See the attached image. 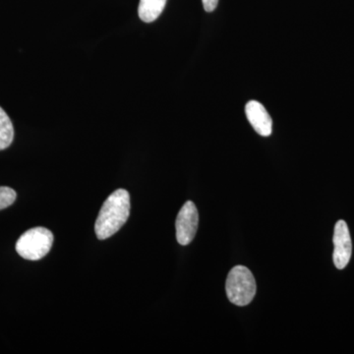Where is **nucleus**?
<instances>
[{"label":"nucleus","instance_id":"obj_1","mask_svg":"<svg viewBox=\"0 0 354 354\" xmlns=\"http://www.w3.org/2000/svg\"><path fill=\"white\" fill-rule=\"evenodd\" d=\"M130 215V195L128 191L118 189L102 205L95 230L97 239L104 241L113 236L127 223Z\"/></svg>","mask_w":354,"mask_h":354},{"label":"nucleus","instance_id":"obj_4","mask_svg":"<svg viewBox=\"0 0 354 354\" xmlns=\"http://www.w3.org/2000/svg\"><path fill=\"white\" fill-rule=\"evenodd\" d=\"M199 215L196 206L192 201H187L179 211L176 221V239L180 245L186 246L194 239L198 230Z\"/></svg>","mask_w":354,"mask_h":354},{"label":"nucleus","instance_id":"obj_8","mask_svg":"<svg viewBox=\"0 0 354 354\" xmlns=\"http://www.w3.org/2000/svg\"><path fill=\"white\" fill-rule=\"evenodd\" d=\"M14 128L10 118L3 109L0 108V151L6 150L12 144Z\"/></svg>","mask_w":354,"mask_h":354},{"label":"nucleus","instance_id":"obj_6","mask_svg":"<svg viewBox=\"0 0 354 354\" xmlns=\"http://www.w3.org/2000/svg\"><path fill=\"white\" fill-rule=\"evenodd\" d=\"M245 113L247 120L258 134L263 137H268L272 134V120L262 104L256 101L247 102Z\"/></svg>","mask_w":354,"mask_h":354},{"label":"nucleus","instance_id":"obj_7","mask_svg":"<svg viewBox=\"0 0 354 354\" xmlns=\"http://www.w3.org/2000/svg\"><path fill=\"white\" fill-rule=\"evenodd\" d=\"M167 0H140L138 14L140 19L152 23L164 11Z\"/></svg>","mask_w":354,"mask_h":354},{"label":"nucleus","instance_id":"obj_3","mask_svg":"<svg viewBox=\"0 0 354 354\" xmlns=\"http://www.w3.org/2000/svg\"><path fill=\"white\" fill-rule=\"evenodd\" d=\"M53 232L46 227H34L21 235L16 251L26 260L38 261L46 256L53 247Z\"/></svg>","mask_w":354,"mask_h":354},{"label":"nucleus","instance_id":"obj_9","mask_svg":"<svg viewBox=\"0 0 354 354\" xmlns=\"http://www.w3.org/2000/svg\"><path fill=\"white\" fill-rule=\"evenodd\" d=\"M16 197H17V194L12 188L0 186V211L13 205Z\"/></svg>","mask_w":354,"mask_h":354},{"label":"nucleus","instance_id":"obj_5","mask_svg":"<svg viewBox=\"0 0 354 354\" xmlns=\"http://www.w3.org/2000/svg\"><path fill=\"white\" fill-rule=\"evenodd\" d=\"M335 250L333 259L337 269L342 270L348 266L353 254V243L346 221H339L334 232Z\"/></svg>","mask_w":354,"mask_h":354},{"label":"nucleus","instance_id":"obj_10","mask_svg":"<svg viewBox=\"0 0 354 354\" xmlns=\"http://www.w3.org/2000/svg\"><path fill=\"white\" fill-rule=\"evenodd\" d=\"M202 2L207 12H213L218 6V0H202Z\"/></svg>","mask_w":354,"mask_h":354},{"label":"nucleus","instance_id":"obj_2","mask_svg":"<svg viewBox=\"0 0 354 354\" xmlns=\"http://www.w3.org/2000/svg\"><path fill=\"white\" fill-rule=\"evenodd\" d=\"M256 290L257 286L252 272L244 266H236L228 274L225 290L232 304L246 306L252 301Z\"/></svg>","mask_w":354,"mask_h":354}]
</instances>
